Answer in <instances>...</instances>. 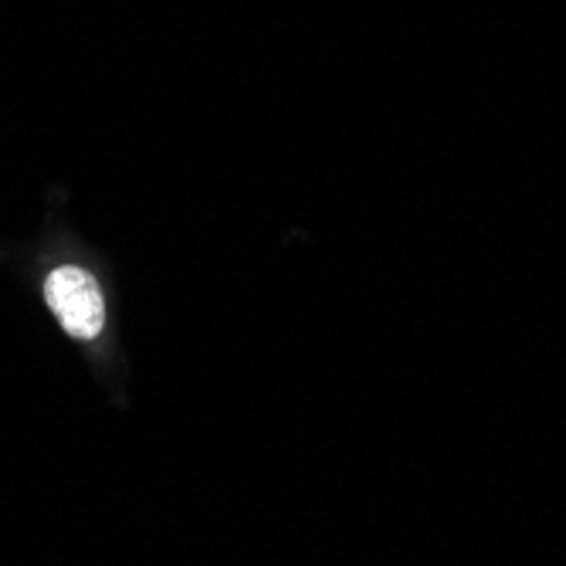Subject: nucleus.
<instances>
[{"label": "nucleus", "mask_w": 566, "mask_h": 566, "mask_svg": "<svg viewBox=\"0 0 566 566\" xmlns=\"http://www.w3.org/2000/svg\"><path fill=\"white\" fill-rule=\"evenodd\" d=\"M44 302L59 316L69 336L95 339L106 326V298L92 272L78 265H62L44 279Z\"/></svg>", "instance_id": "1"}]
</instances>
